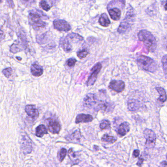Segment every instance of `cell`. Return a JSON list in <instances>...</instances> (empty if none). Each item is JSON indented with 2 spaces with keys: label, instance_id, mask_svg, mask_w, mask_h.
<instances>
[{
  "label": "cell",
  "instance_id": "cell-1",
  "mask_svg": "<svg viewBox=\"0 0 167 167\" xmlns=\"http://www.w3.org/2000/svg\"><path fill=\"white\" fill-rule=\"evenodd\" d=\"M138 37L140 40L143 42L149 51H155L157 47V41L153 34L147 30H142L138 34Z\"/></svg>",
  "mask_w": 167,
  "mask_h": 167
},
{
  "label": "cell",
  "instance_id": "cell-2",
  "mask_svg": "<svg viewBox=\"0 0 167 167\" xmlns=\"http://www.w3.org/2000/svg\"><path fill=\"white\" fill-rule=\"evenodd\" d=\"M138 64L144 70L154 73L157 70V65L154 60L145 55H140L137 59Z\"/></svg>",
  "mask_w": 167,
  "mask_h": 167
},
{
  "label": "cell",
  "instance_id": "cell-3",
  "mask_svg": "<svg viewBox=\"0 0 167 167\" xmlns=\"http://www.w3.org/2000/svg\"><path fill=\"white\" fill-rule=\"evenodd\" d=\"M135 19V14L132 7H130L128 11H127V14L125 18L123 19L121 24L120 25L118 29V31L120 34H124L128 31V29H130L133 24Z\"/></svg>",
  "mask_w": 167,
  "mask_h": 167
},
{
  "label": "cell",
  "instance_id": "cell-4",
  "mask_svg": "<svg viewBox=\"0 0 167 167\" xmlns=\"http://www.w3.org/2000/svg\"><path fill=\"white\" fill-rule=\"evenodd\" d=\"M28 19L30 25L35 30H38L40 28H44L46 26L45 22L42 20L40 15L37 13L30 12Z\"/></svg>",
  "mask_w": 167,
  "mask_h": 167
},
{
  "label": "cell",
  "instance_id": "cell-5",
  "mask_svg": "<svg viewBox=\"0 0 167 167\" xmlns=\"http://www.w3.org/2000/svg\"><path fill=\"white\" fill-rule=\"evenodd\" d=\"M102 65L100 63H97L95 65L93 66L91 70V75L89 76L88 79L86 82L87 86H91L94 84L97 80L98 75L102 69Z\"/></svg>",
  "mask_w": 167,
  "mask_h": 167
},
{
  "label": "cell",
  "instance_id": "cell-6",
  "mask_svg": "<svg viewBox=\"0 0 167 167\" xmlns=\"http://www.w3.org/2000/svg\"><path fill=\"white\" fill-rule=\"evenodd\" d=\"M144 135L146 139V147L148 148L154 147L157 139V136L154 131L151 129H146L144 131Z\"/></svg>",
  "mask_w": 167,
  "mask_h": 167
},
{
  "label": "cell",
  "instance_id": "cell-7",
  "mask_svg": "<svg viewBox=\"0 0 167 167\" xmlns=\"http://www.w3.org/2000/svg\"><path fill=\"white\" fill-rule=\"evenodd\" d=\"M99 100L97 96L94 94H88L84 99V104L87 108H93L96 110Z\"/></svg>",
  "mask_w": 167,
  "mask_h": 167
},
{
  "label": "cell",
  "instance_id": "cell-8",
  "mask_svg": "<svg viewBox=\"0 0 167 167\" xmlns=\"http://www.w3.org/2000/svg\"><path fill=\"white\" fill-rule=\"evenodd\" d=\"M46 123L48 127V130L53 134H58L60 130L59 123L55 119L50 118L46 120Z\"/></svg>",
  "mask_w": 167,
  "mask_h": 167
},
{
  "label": "cell",
  "instance_id": "cell-9",
  "mask_svg": "<svg viewBox=\"0 0 167 167\" xmlns=\"http://www.w3.org/2000/svg\"><path fill=\"white\" fill-rule=\"evenodd\" d=\"M54 28L60 31H70L71 26L67 21L64 20H56L53 22Z\"/></svg>",
  "mask_w": 167,
  "mask_h": 167
},
{
  "label": "cell",
  "instance_id": "cell-10",
  "mask_svg": "<svg viewBox=\"0 0 167 167\" xmlns=\"http://www.w3.org/2000/svg\"><path fill=\"white\" fill-rule=\"evenodd\" d=\"M125 84L122 80H113L109 84V88L115 92L120 93L124 90Z\"/></svg>",
  "mask_w": 167,
  "mask_h": 167
},
{
  "label": "cell",
  "instance_id": "cell-11",
  "mask_svg": "<svg viewBox=\"0 0 167 167\" xmlns=\"http://www.w3.org/2000/svg\"><path fill=\"white\" fill-rule=\"evenodd\" d=\"M22 148L23 152L25 153H29L32 150V146L31 141L30 139L27 136H24L22 138Z\"/></svg>",
  "mask_w": 167,
  "mask_h": 167
},
{
  "label": "cell",
  "instance_id": "cell-12",
  "mask_svg": "<svg viewBox=\"0 0 167 167\" xmlns=\"http://www.w3.org/2000/svg\"><path fill=\"white\" fill-rule=\"evenodd\" d=\"M25 111L28 116L34 120H36L39 116V111L34 105H27L26 106Z\"/></svg>",
  "mask_w": 167,
  "mask_h": 167
},
{
  "label": "cell",
  "instance_id": "cell-13",
  "mask_svg": "<svg viewBox=\"0 0 167 167\" xmlns=\"http://www.w3.org/2000/svg\"><path fill=\"white\" fill-rule=\"evenodd\" d=\"M60 46L66 53H69L73 50L71 43L66 37H62L60 40Z\"/></svg>",
  "mask_w": 167,
  "mask_h": 167
},
{
  "label": "cell",
  "instance_id": "cell-14",
  "mask_svg": "<svg viewBox=\"0 0 167 167\" xmlns=\"http://www.w3.org/2000/svg\"><path fill=\"white\" fill-rule=\"evenodd\" d=\"M81 137L80 131L79 130L71 131L66 137V139L68 141L73 142H79Z\"/></svg>",
  "mask_w": 167,
  "mask_h": 167
},
{
  "label": "cell",
  "instance_id": "cell-15",
  "mask_svg": "<svg viewBox=\"0 0 167 167\" xmlns=\"http://www.w3.org/2000/svg\"><path fill=\"white\" fill-rule=\"evenodd\" d=\"M93 118L89 114H80L78 115L75 119V123L79 124L80 123H88L93 120Z\"/></svg>",
  "mask_w": 167,
  "mask_h": 167
},
{
  "label": "cell",
  "instance_id": "cell-16",
  "mask_svg": "<svg viewBox=\"0 0 167 167\" xmlns=\"http://www.w3.org/2000/svg\"><path fill=\"white\" fill-rule=\"evenodd\" d=\"M31 72L32 75L35 76H40L43 74V68L41 66L34 63L31 65Z\"/></svg>",
  "mask_w": 167,
  "mask_h": 167
},
{
  "label": "cell",
  "instance_id": "cell-17",
  "mask_svg": "<svg viewBox=\"0 0 167 167\" xmlns=\"http://www.w3.org/2000/svg\"><path fill=\"white\" fill-rule=\"evenodd\" d=\"M109 14L113 20L118 21L121 18V11L118 8L113 7L108 10Z\"/></svg>",
  "mask_w": 167,
  "mask_h": 167
},
{
  "label": "cell",
  "instance_id": "cell-18",
  "mask_svg": "<svg viewBox=\"0 0 167 167\" xmlns=\"http://www.w3.org/2000/svg\"><path fill=\"white\" fill-rule=\"evenodd\" d=\"M129 129H130V127H129V124L128 122H124L120 125L118 130V133L121 136H124L128 132Z\"/></svg>",
  "mask_w": 167,
  "mask_h": 167
},
{
  "label": "cell",
  "instance_id": "cell-19",
  "mask_svg": "<svg viewBox=\"0 0 167 167\" xmlns=\"http://www.w3.org/2000/svg\"><path fill=\"white\" fill-rule=\"evenodd\" d=\"M66 37L71 41L75 42V43L80 42L84 40V38L80 36V35L76 34V33H73V32L68 35Z\"/></svg>",
  "mask_w": 167,
  "mask_h": 167
},
{
  "label": "cell",
  "instance_id": "cell-20",
  "mask_svg": "<svg viewBox=\"0 0 167 167\" xmlns=\"http://www.w3.org/2000/svg\"><path fill=\"white\" fill-rule=\"evenodd\" d=\"M99 23H100V25L104 27H107L110 24V21L109 20L108 15L106 13H103L100 18H99Z\"/></svg>",
  "mask_w": 167,
  "mask_h": 167
},
{
  "label": "cell",
  "instance_id": "cell-21",
  "mask_svg": "<svg viewBox=\"0 0 167 167\" xmlns=\"http://www.w3.org/2000/svg\"><path fill=\"white\" fill-rule=\"evenodd\" d=\"M156 90L160 94V96L158 99V100L162 103H164L166 102L167 100V95H166L165 90L162 87H156Z\"/></svg>",
  "mask_w": 167,
  "mask_h": 167
},
{
  "label": "cell",
  "instance_id": "cell-22",
  "mask_svg": "<svg viewBox=\"0 0 167 167\" xmlns=\"http://www.w3.org/2000/svg\"><path fill=\"white\" fill-rule=\"evenodd\" d=\"M48 133L45 126L43 124L39 125L36 128V136L38 137H42L45 134Z\"/></svg>",
  "mask_w": 167,
  "mask_h": 167
},
{
  "label": "cell",
  "instance_id": "cell-23",
  "mask_svg": "<svg viewBox=\"0 0 167 167\" xmlns=\"http://www.w3.org/2000/svg\"><path fill=\"white\" fill-rule=\"evenodd\" d=\"M139 103L136 100H129L128 103V108L131 111H135L139 108Z\"/></svg>",
  "mask_w": 167,
  "mask_h": 167
},
{
  "label": "cell",
  "instance_id": "cell-24",
  "mask_svg": "<svg viewBox=\"0 0 167 167\" xmlns=\"http://www.w3.org/2000/svg\"><path fill=\"white\" fill-rule=\"evenodd\" d=\"M102 140L104 142H110L111 143H113L116 141L117 139L114 136H109L108 134H104L103 136Z\"/></svg>",
  "mask_w": 167,
  "mask_h": 167
},
{
  "label": "cell",
  "instance_id": "cell-25",
  "mask_svg": "<svg viewBox=\"0 0 167 167\" xmlns=\"http://www.w3.org/2000/svg\"><path fill=\"white\" fill-rule=\"evenodd\" d=\"M67 154V150L65 149H61L58 153V158L60 162H62Z\"/></svg>",
  "mask_w": 167,
  "mask_h": 167
},
{
  "label": "cell",
  "instance_id": "cell-26",
  "mask_svg": "<svg viewBox=\"0 0 167 167\" xmlns=\"http://www.w3.org/2000/svg\"><path fill=\"white\" fill-rule=\"evenodd\" d=\"M39 6L43 10L47 11H49V10H50L51 8V6H50L49 4H48V2L46 1H41L39 3Z\"/></svg>",
  "mask_w": 167,
  "mask_h": 167
},
{
  "label": "cell",
  "instance_id": "cell-27",
  "mask_svg": "<svg viewBox=\"0 0 167 167\" xmlns=\"http://www.w3.org/2000/svg\"><path fill=\"white\" fill-rule=\"evenodd\" d=\"M100 127V129L102 130L109 129L110 128V122L108 120H104L101 123Z\"/></svg>",
  "mask_w": 167,
  "mask_h": 167
},
{
  "label": "cell",
  "instance_id": "cell-28",
  "mask_svg": "<svg viewBox=\"0 0 167 167\" xmlns=\"http://www.w3.org/2000/svg\"><path fill=\"white\" fill-rule=\"evenodd\" d=\"M89 54L88 51L86 49H83V50L79 51L77 53V56L79 59H83L87 56Z\"/></svg>",
  "mask_w": 167,
  "mask_h": 167
},
{
  "label": "cell",
  "instance_id": "cell-29",
  "mask_svg": "<svg viewBox=\"0 0 167 167\" xmlns=\"http://www.w3.org/2000/svg\"><path fill=\"white\" fill-rule=\"evenodd\" d=\"M162 64L163 66V69L165 74H167V55L163 56L162 59Z\"/></svg>",
  "mask_w": 167,
  "mask_h": 167
},
{
  "label": "cell",
  "instance_id": "cell-30",
  "mask_svg": "<svg viewBox=\"0 0 167 167\" xmlns=\"http://www.w3.org/2000/svg\"><path fill=\"white\" fill-rule=\"evenodd\" d=\"M2 73L6 78H9L12 75V68H11V67L6 68V69L2 70Z\"/></svg>",
  "mask_w": 167,
  "mask_h": 167
},
{
  "label": "cell",
  "instance_id": "cell-31",
  "mask_svg": "<svg viewBox=\"0 0 167 167\" xmlns=\"http://www.w3.org/2000/svg\"><path fill=\"white\" fill-rule=\"evenodd\" d=\"M21 50L20 47L19 46V45L17 44L14 43L10 47V51L11 53H17L19 51H20Z\"/></svg>",
  "mask_w": 167,
  "mask_h": 167
},
{
  "label": "cell",
  "instance_id": "cell-32",
  "mask_svg": "<svg viewBox=\"0 0 167 167\" xmlns=\"http://www.w3.org/2000/svg\"><path fill=\"white\" fill-rule=\"evenodd\" d=\"M76 62V60L75 59H69L67 60L66 61V64L68 67H73L75 65V63Z\"/></svg>",
  "mask_w": 167,
  "mask_h": 167
},
{
  "label": "cell",
  "instance_id": "cell-33",
  "mask_svg": "<svg viewBox=\"0 0 167 167\" xmlns=\"http://www.w3.org/2000/svg\"><path fill=\"white\" fill-rule=\"evenodd\" d=\"M140 154V151L138 149L134 150L133 153V155L134 157H139Z\"/></svg>",
  "mask_w": 167,
  "mask_h": 167
},
{
  "label": "cell",
  "instance_id": "cell-34",
  "mask_svg": "<svg viewBox=\"0 0 167 167\" xmlns=\"http://www.w3.org/2000/svg\"><path fill=\"white\" fill-rule=\"evenodd\" d=\"M144 161V160L143 158H140L139 159L138 161L137 165L138 166H139V167H141V166H142V164L143 163Z\"/></svg>",
  "mask_w": 167,
  "mask_h": 167
},
{
  "label": "cell",
  "instance_id": "cell-35",
  "mask_svg": "<svg viewBox=\"0 0 167 167\" xmlns=\"http://www.w3.org/2000/svg\"><path fill=\"white\" fill-rule=\"evenodd\" d=\"M7 3L9 4V6H10L11 8L13 9L14 6V3H13V2L12 1H7Z\"/></svg>",
  "mask_w": 167,
  "mask_h": 167
},
{
  "label": "cell",
  "instance_id": "cell-36",
  "mask_svg": "<svg viewBox=\"0 0 167 167\" xmlns=\"http://www.w3.org/2000/svg\"><path fill=\"white\" fill-rule=\"evenodd\" d=\"M161 165L163 167H167V162L163 161L162 162H161Z\"/></svg>",
  "mask_w": 167,
  "mask_h": 167
},
{
  "label": "cell",
  "instance_id": "cell-37",
  "mask_svg": "<svg viewBox=\"0 0 167 167\" xmlns=\"http://www.w3.org/2000/svg\"><path fill=\"white\" fill-rule=\"evenodd\" d=\"M164 7H165V10H167V1L166 2V3L165 4Z\"/></svg>",
  "mask_w": 167,
  "mask_h": 167
},
{
  "label": "cell",
  "instance_id": "cell-38",
  "mask_svg": "<svg viewBox=\"0 0 167 167\" xmlns=\"http://www.w3.org/2000/svg\"></svg>",
  "mask_w": 167,
  "mask_h": 167
}]
</instances>
